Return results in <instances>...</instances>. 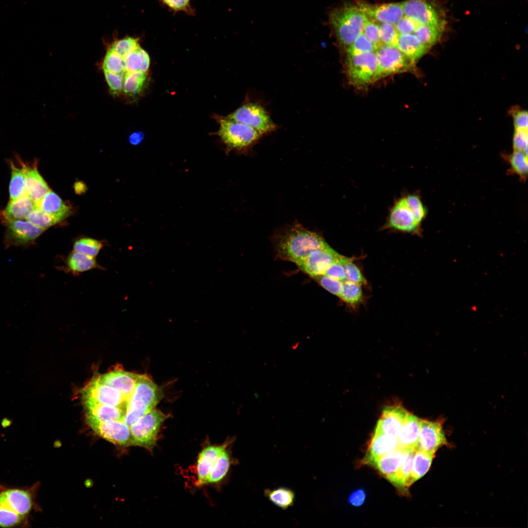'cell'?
<instances>
[{
	"instance_id": "cell-20",
	"label": "cell",
	"mask_w": 528,
	"mask_h": 528,
	"mask_svg": "<svg viewBox=\"0 0 528 528\" xmlns=\"http://www.w3.org/2000/svg\"><path fill=\"white\" fill-rule=\"evenodd\" d=\"M0 503L23 517L31 512L33 505L30 493L17 488L6 489L0 492Z\"/></svg>"
},
{
	"instance_id": "cell-50",
	"label": "cell",
	"mask_w": 528,
	"mask_h": 528,
	"mask_svg": "<svg viewBox=\"0 0 528 528\" xmlns=\"http://www.w3.org/2000/svg\"><path fill=\"white\" fill-rule=\"evenodd\" d=\"M348 257L340 256L327 268L323 275L344 282L346 280V272L344 263Z\"/></svg>"
},
{
	"instance_id": "cell-17",
	"label": "cell",
	"mask_w": 528,
	"mask_h": 528,
	"mask_svg": "<svg viewBox=\"0 0 528 528\" xmlns=\"http://www.w3.org/2000/svg\"><path fill=\"white\" fill-rule=\"evenodd\" d=\"M409 412L402 406L394 405L384 408L374 433L396 438Z\"/></svg>"
},
{
	"instance_id": "cell-31",
	"label": "cell",
	"mask_w": 528,
	"mask_h": 528,
	"mask_svg": "<svg viewBox=\"0 0 528 528\" xmlns=\"http://www.w3.org/2000/svg\"><path fill=\"white\" fill-rule=\"evenodd\" d=\"M236 462L227 448L219 456L210 471L205 484L220 482L227 475L232 464Z\"/></svg>"
},
{
	"instance_id": "cell-54",
	"label": "cell",
	"mask_w": 528,
	"mask_h": 528,
	"mask_svg": "<svg viewBox=\"0 0 528 528\" xmlns=\"http://www.w3.org/2000/svg\"><path fill=\"white\" fill-rule=\"evenodd\" d=\"M418 25L411 19L404 16L395 25L399 35L413 34Z\"/></svg>"
},
{
	"instance_id": "cell-40",
	"label": "cell",
	"mask_w": 528,
	"mask_h": 528,
	"mask_svg": "<svg viewBox=\"0 0 528 528\" xmlns=\"http://www.w3.org/2000/svg\"><path fill=\"white\" fill-rule=\"evenodd\" d=\"M102 247V242L97 240L83 238L75 242L73 250L94 257L97 255Z\"/></svg>"
},
{
	"instance_id": "cell-14",
	"label": "cell",
	"mask_w": 528,
	"mask_h": 528,
	"mask_svg": "<svg viewBox=\"0 0 528 528\" xmlns=\"http://www.w3.org/2000/svg\"><path fill=\"white\" fill-rule=\"evenodd\" d=\"M340 256L329 244L312 251L297 266L313 278L323 275L327 268Z\"/></svg>"
},
{
	"instance_id": "cell-22",
	"label": "cell",
	"mask_w": 528,
	"mask_h": 528,
	"mask_svg": "<svg viewBox=\"0 0 528 528\" xmlns=\"http://www.w3.org/2000/svg\"><path fill=\"white\" fill-rule=\"evenodd\" d=\"M139 374L123 371H113L99 376L104 384L113 387L123 394L131 396Z\"/></svg>"
},
{
	"instance_id": "cell-8",
	"label": "cell",
	"mask_w": 528,
	"mask_h": 528,
	"mask_svg": "<svg viewBox=\"0 0 528 528\" xmlns=\"http://www.w3.org/2000/svg\"><path fill=\"white\" fill-rule=\"evenodd\" d=\"M226 117L251 127L262 136L276 129L266 110L257 103H245Z\"/></svg>"
},
{
	"instance_id": "cell-56",
	"label": "cell",
	"mask_w": 528,
	"mask_h": 528,
	"mask_svg": "<svg viewBox=\"0 0 528 528\" xmlns=\"http://www.w3.org/2000/svg\"><path fill=\"white\" fill-rule=\"evenodd\" d=\"M513 121L515 130H528V112L521 110L516 111L513 115Z\"/></svg>"
},
{
	"instance_id": "cell-42",
	"label": "cell",
	"mask_w": 528,
	"mask_h": 528,
	"mask_svg": "<svg viewBox=\"0 0 528 528\" xmlns=\"http://www.w3.org/2000/svg\"><path fill=\"white\" fill-rule=\"evenodd\" d=\"M26 220L31 223L45 230L58 222L54 217L37 207L29 213Z\"/></svg>"
},
{
	"instance_id": "cell-28",
	"label": "cell",
	"mask_w": 528,
	"mask_h": 528,
	"mask_svg": "<svg viewBox=\"0 0 528 528\" xmlns=\"http://www.w3.org/2000/svg\"><path fill=\"white\" fill-rule=\"evenodd\" d=\"M264 495L273 505L285 510L292 507L296 500L295 492L285 486L266 488L264 491Z\"/></svg>"
},
{
	"instance_id": "cell-18",
	"label": "cell",
	"mask_w": 528,
	"mask_h": 528,
	"mask_svg": "<svg viewBox=\"0 0 528 528\" xmlns=\"http://www.w3.org/2000/svg\"><path fill=\"white\" fill-rule=\"evenodd\" d=\"M18 161L21 166L24 175L25 192L36 202L46 194L50 189L38 170L37 161H35L32 164L24 163L19 158H18Z\"/></svg>"
},
{
	"instance_id": "cell-51",
	"label": "cell",
	"mask_w": 528,
	"mask_h": 528,
	"mask_svg": "<svg viewBox=\"0 0 528 528\" xmlns=\"http://www.w3.org/2000/svg\"><path fill=\"white\" fill-rule=\"evenodd\" d=\"M313 279L329 292L340 297L343 282L324 275L316 276Z\"/></svg>"
},
{
	"instance_id": "cell-36",
	"label": "cell",
	"mask_w": 528,
	"mask_h": 528,
	"mask_svg": "<svg viewBox=\"0 0 528 528\" xmlns=\"http://www.w3.org/2000/svg\"><path fill=\"white\" fill-rule=\"evenodd\" d=\"M444 28L432 25L418 24L413 34L429 49L440 39Z\"/></svg>"
},
{
	"instance_id": "cell-38",
	"label": "cell",
	"mask_w": 528,
	"mask_h": 528,
	"mask_svg": "<svg viewBox=\"0 0 528 528\" xmlns=\"http://www.w3.org/2000/svg\"><path fill=\"white\" fill-rule=\"evenodd\" d=\"M339 298L349 305L355 306L358 305L363 299L361 285L348 281H344Z\"/></svg>"
},
{
	"instance_id": "cell-16",
	"label": "cell",
	"mask_w": 528,
	"mask_h": 528,
	"mask_svg": "<svg viewBox=\"0 0 528 528\" xmlns=\"http://www.w3.org/2000/svg\"><path fill=\"white\" fill-rule=\"evenodd\" d=\"M357 6L367 18L378 23L396 25L404 16L402 2L371 4L360 2Z\"/></svg>"
},
{
	"instance_id": "cell-23",
	"label": "cell",
	"mask_w": 528,
	"mask_h": 528,
	"mask_svg": "<svg viewBox=\"0 0 528 528\" xmlns=\"http://www.w3.org/2000/svg\"><path fill=\"white\" fill-rule=\"evenodd\" d=\"M35 203L36 207L54 217L58 222L66 218L71 212L70 206L51 190Z\"/></svg>"
},
{
	"instance_id": "cell-7",
	"label": "cell",
	"mask_w": 528,
	"mask_h": 528,
	"mask_svg": "<svg viewBox=\"0 0 528 528\" xmlns=\"http://www.w3.org/2000/svg\"><path fill=\"white\" fill-rule=\"evenodd\" d=\"M218 121V134L231 149L247 148L262 136L251 127L227 117H220Z\"/></svg>"
},
{
	"instance_id": "cell-24",
	"label": "cell",
	"mask_w": 528,
	"mask_h": 528,
	"mask_svg": "<svg viewBox=\"0 0 528 528\" xmlns=\"http://www.w3.org/2000/svg\"><path fill=\"white\" fill-rule=\"evenodd\" d=\"M403 454L404 449L397 447L377 458L371 465L391 482L401 463Z\"/></svg>"
},
{
	"instance_id": "cell-49",
	"label": "cell",
	"mask_w": 528,
	"mask_h": 528,
	"mask_svg": "<svg viewBox=\"0 0 528 528\" xmlns=\"http://www.w3.org/2000/svg\"><path fill=\"white\" fill-rule=\"evenodd\" d=\"M362 33L374 45L376 49L383 44L380 39L378 23L367 17Z\"/></svg>"
},
{
	"instance_id": "cell-21",
	"label": "cell",
	"mask_w": 528,
	"mask_h": 528,
	"mask_svg": "<svg viewBox=\"0 0 528 528\" xmlns=\"http://www.w3.org/2000/svg\"><path fill=\"white\" fill-rule=\"evenodd\" d=\"M36 207L35 202L25 192L16 200L9 201L5 208L0 211V218L3 223L9 220L26 219Z\"/></svg>"
},
{
	"instance_id": "cell-41",
	"label": "cell",
	"mask_w": 528,
	"mask_h": 528,
	"mask_svg": "<svg viewBox=\"0 0 528 528\" xmlns=\"http://www.w3.org/2000/svg\"><path fill=\"white\" fill-rule=\"evenodd\" d=\"M508 160L513 172L523 179H526L528 175V154L514 150L509 156Z\"/></svg>"
},
{
	"instance_id": "cell-59",
	"label": "cell",
	"mask_w": 528,
	"mask_h": 528,
	"mask_svg": "<svg viewBox=\"0 0 528 528\" xmlns=\"http://www.w3.org/2000/svg\"><path fill=\"white\" fill-rule=\"evenodd\" d=\"M74 189L75 193L77 195H81L85 193L87 190L86 184L82 181H77L74 184Z\"/></svg>"
},
{
	"instance_id": "cell-35",
	"label": "cell",
	"mask_w": 528,
	"mask_h": 528,
	"mask_svg": "<svg viewBox=\"0 0 528 528\" xmlns=\"http://www.w3.org/2000/svg\"><path fill=\"white\" fill-rule=\"evenodd\" d=\"M148 79L147 72L137 71L124 74L122 90L129 96L138 94L143 90Z\"/></svg>"
},
{
	"instance_id": "cell-60",
	"label": "cell",
	"mask_w": 528,
	"mask_h": 528,
	"mask_svg": "<svg viewBox=\"0 0 528 528\" xmlns=\"http://www.w3.org/2000/svg\"><path fill=\"white\" fill-rule=\"evenodd\" d=\"M298 346H299V343H297L295 344H294L292 346V348L293 349L295 350L296 349H297L298 348Z\"/></svg>"
},
{
	"instance_id": "cell-34",
	"label": "cell",
	"mask_w": 528,
	"mask_h": 528,
	"mask_svg": "<svg viewBox=\"0 0 528 528\" xmlns=\"http://www.w3.org/2000/svg\"><path fill=\"white\" fill-rule=\"evenodd\" d=\"M67 269L74 274L99 267L94 257L73 250L66 259Z\"/></svg>"
},
{
	"instance_id": "cell-10",
	"label": "cell",
	"mask_w": 528,
	"mask_h": 528,
	"mask_svg": "<svg viewBox=\"0 0 528 528\" xmlns=\"http://www.w3.org/2000/svg\"><path fill=\"white\" fill-rule=\"evenodd\" d=\"M421 224L408 206L404 196L396 199L392 206L383 229L419 234Z\"/></svg>"
},
{
	"instance_id": "cell-45",
	"label": "cell",
	"mask_w": 528,
	"mask_h": 528,
	"mask_svg": "<svg viewBox=\"0 0 528 528\" xmlns=\"http://www.w3.org/2000/svg\"><path fill=\"white\" fill-rule=\"evenodd\" d=\"M24 517L0 503V527L10 528L21 524Z\"/></svg>"
},
{
	"instance_id": "cell-44",
	"label": "cell",
	"mask_w": 528,
	"mask_h": 528,
	"mask_svg": "<svg viewBox=\"0 0 528 528\" xmlns=\"http://www.w3.org/2000/svg\"><path fill=\"white\" fill-rule=\"evenodd\" d=\"M378 24L379 36L382 44L397 47L399 34L395 25L388 23H381Z\"/></svg>"
},
{
	"instance_id": "cell-27",
	"label": "cell",
	"mask_w": 528,
	"mask_h": 528,
	"mask_svg": "<svg viewBox=\"0 0 528 528\" xmlns=\"http://www.w3.org/2000/svg\"><path fill=\"white\" fill-rule=\"evenodd\" d=\"M84 403L86 417H91L101 421L123 422L126 414L118 408L88 400H84Z\"/></svg>"
},
{
	"instance_id": "cell-6",
	"label": "cell",
	"mask_w": 528,
	"mask_h": 528,
	"mask_svg": "<svg viewBox=\"0 0 528 528\" xmlns=\"http://www.w3.org/2000/svg\"><path fill=\"white\" fill-rule=\"evenodd\" d=\"M377 68L375 82L393 74L415 71L416 62L397 47L382 44L376 50Z\"/></svg>"
},
{
	"instance_id": "cell-32",
	"label": "cell",
	"mask_w": 528,
	"mask_h": 528,
	"mask_svg": "<svg viewBox=\"0 0 528 528\" xmlns=\"http://www.w3.org/2000/svg\"><path fill=\"white\" fill-rule=\"evenodd\" d=\"M434 455V454L419 450H416L408 487L423 477L428 472Z\"/></svg>"
},
{
	"instance_id": "cell-3",
	"label": "cell",
	"mask_w": 528,
	"mask_h": 528,
	"mask_svg": "<svg viewBox=\"0 0 528 528\" xmlns=\"http://www.w3.org/2000/svg\"><path fill=\"white\" fill-rule=\"evenodd\" d=\"M164 396L162 389L149 377L139 374L135 388L128 405V411L135 419H139L156 406Z\"/></svg>"
},
{
	"instance_id": "cell-47",
	"label": "cell",
	"mask_w": 528,
	"mask_h": 528,
	"mask_svg": "<svg viewBox=\"0 0 528 528\" xmlns=\"http://www.w3.org/2000/svg\"><path fill=\"white\" fill-rule=\"evenodd\" d=\"M139 46L140 45L138 39L126 37L122 39L115 40L112 44L110 47L123 57Z\"/></svg>"
},
{
	"instance_id": "cell-58",
	"label": "cell",
	"mask_w": 528,
	"mask_h": 528,
	"mask_svg": "<svg viewBox=\"0 0 528 528\" xmlns=\"http://www.w3.org/2000/svg\"><path fill=\"white\" fill-rule=\"evenodd\" d=\"M144 134L140 132H135L131 133L129 137L130 143L133 145L139 144L144 138Z\"/></svg>"
},
{
	"instance_id": "cell-13",
	"label": "cell",
	"mask_w": 528,
	"mask_h": 528,
	"mask_svg": "<svg viewBox=\"0 0 528 528\" xmlns=\"http://www.w3.org/2000/svg\"><path fill=\"white\" fill-rule=\"evenodd\" d=\"M402 4L404 16L418 24L445 27V20L426 0H406Z\"/></svg>"
},
{
	"instance_id": "cell-25",
	"label": "cell",
	"mask_w": 528,
	"mask_h": 528,
	"mask_svg": "<svg viewBox=\"0 0 528 528\" xmlns=\"http://www.w3.org/2000/svg\"><path fill=\"white\" fill-rule=\"evenodd\" d=\"M396 447V438L381 433H374L364 461L367 464H371L378 457Z\"/></svg>"
},
{
	"instance_id": "cell-15",
	"label": "cell",
	"mask_w": 528,
	"mask_h": 528,
	"mask_svg": "<svg viewBox=\"0 0 528 528\" xmlns=\"http://www.w3.org/2000/svg\"><path fill=\"white\" fill-rule=\"evenodd\" d=\"M447 442L440 422L420 419L416 449L435 454L440 447Z\"/></svg>"
},
{
	"instance_id": "cell-43",
	"label": "cell",
	"mask_w": 528,
	"mask_h": 528,
	"mask_svg": "<svg viewBox=\"0 0 528 528\" xmlns=\"http://www.w3.org/2000/svg\"><path fill=\"white\" fill-rule=\"evenodd\" d=\"M374 45L362 33L346 49V56L354 55L363 53L376 51Z\"/></svg>"
},
{
	"instance_id": "cell-30",
	"label": "cell",
	"mask_w": 528,
	"mask_h": 528,
	"mask_svg": "<svg viewBox=\"0 0 528 528\" xmlns=\"http://www.w3.org/2000/svg\"><path fill=\"white\" fill-rule=\"evenodd\" d=\"M125 72H147L150 60L148 53L140 46L122 57Z\"/></svg>"
},
{
	"instance_id": "cell-2",
	"label": "cell",
	"mask_w": 528,
	"mask_h": 528,
	"mask_svg": "<svg viewBox=\"0 0 528 528\" xmlns=\"http://www.w3.org/2000/svg\"><path fill=\"white\" fill-rule=\"evenodd\" d=\"M366 19L357 5L333 10L329 21L339 44L346 49L360 35Z\"/></svg>"
},
{
	"instance_id": "cell-48",
	"label": "cell",
	"mask_w": 528,
	"mask_h": 528,
	"mask_svg": "<svg viewBox=\"0 0 528 528\" xmlns=\"http://www.w3.org/2000/svg\"><path fill=\"white\" fill-rule=\"evenodd\" d=\"M346 272V280L360 285H366L367 281L360 269L353 262V259L347 258L344 263Z\"/></svg>"
},
{
	"instance_id": "cell-26",
	"label": "cell",
	"mask_w": 528,
	"mask_h": 528,
	"mask_svg": "<svg viewBox=\"0 0 528 528\" xmlns=\"http://www.w3.org/2000/svg\"><path fill=\"white\" fill-rule=\"evenodd\" d=\"M420 419L409 413L396 437L397 447L402 449H416Z\"/></svg>"
},
{
	"instance_id": "cell-37",
	"label": "cell",
	"mask_w": 528,
	"mask_h": 528,
	"mask_svg": "<svg viewBox=\"0 0 528 528\" xmlns=\"http://www.w3.org/2000/svg\"><path fill=\"white\" fill-rule=\"evenodd\" d=\"M9 164L11 178L9 186V201L14 200L25 193L24 176L22 168L17 167L12 161Z\"/></svg>"
},
{
	"instance_id": "cell-1",
	"label": "cell",
	"mask_w": 528,
	"mask_h": 528,
	"mask_svg": "<svg viewBox=\"0 0 528 528\" xmlns=\"http://www.w3.org/2000/svg\"><path fill=\"white\" fill-rule=\"evenodd\" d=\"M274 242L278 257L297 265L312 251L328 244L320 235L298 224L279 233Z\"/></svg>"
},
{
	"instance_id": "cell-11",
	"label": "cell",
	"mask_w": 528,
	"mask_h": 528,
	"mask_svg": "<svg viewBox=\"0 0 528 528\" xmlns=\"http://www.w3.org/2000/svg\"><path fill=\"white\" fill-rule=\"evenodd\" d=\"M6 226L4 242L9 246H25L31 244L45 230L26 219L9 220Z\"/></svg>"
},
{
	"instance_id": "cell-5",
	"label": "cell",
	"mask_w": 528,
	"mask_h": 528,
	"mask_svg": "<svg viewBox=\"0 0 528 528\" xmlns=\"http://www.w3.org/2000/svg\"><path fill=\"white\" fill-rule=\"evenodd\" d=\"M169 416L154 409L130 427L132 446L143 447L150 451L156 446L160 428Z\"/></svg>"
},
{
	"instance_id": "cell-12",
	"label": "cell",
	"mask_w": 528,
	"mask_h": 528,
	"mask_svg": "<svg viewBox=\"0 0 528 528\" xmlns=\"http://www.w3.org/2000/svg\"><path fill=\"white\" fill-rule=\"evenodd\" d=\"M88 426L97 435L112 443L120 446H132L130 428L121 421H101L86 417Z\"/></svg>"
},
{
	"instance_id": "cell-19",
	"label": "cell",
	"mask_w": 528,
	"mask_h": 528,
	"mask_svg": "<svg viewBox=\"0 0 528 528\" xmlns=\"http://www.w3.org/2000/svg\"><path fill=\"white\" fill-rule=\"evenodd\" d=\"M236 438H228L222 444L208 446L199 453L196 464L198 485L205 484L207 477L216 460L228 447L235 440Z\"/></svg>"
},
{
	"instance_id": "cell-29",
	"label": "cell",
	"mask_w": 528,
	"mask_h": 528,
	"mask_svg": "<svg viewBox=\"0 0 528 528\" xmlns=\"http://www.w3.org/2000/svg\"><path fill=\"white\" fill-rule=\"evenodd\" d=\"M397 47L416 62L429 50L413 34L399 35Z\"/></svg>"
},
{
	"instance_id": "cell-53",
	"label": "cell",
	"mask_w": 528,
	"mask_h": 528,
	"mask_svg": "<svg viewBox=\"0 0 528 528\" xmlns=\"http://www.w3.org/2000/svg\"><path fill=\"white\" fill-rule=\"evenodd\" d=\"M528 130H515L513 137L514 150L522 151L528 154Z\"/></svg>"
},
{
	"instance_id": "cell-57",
	"label": "cell",
	"mask_w": 528,
	"mask_h": 528,
	"mask_svg": "<svg viewBox=\"0 0 528 528\" xmlns=\"http://www.w3.org/2000/svg\"><path fill=\"white\" fill-rule=\"evenodd\" d=\"M366 493L364 490L362 489H358L351 494L348 502L354 506H359L364 503Z\"/></svg>"
},
{
	"instance_id": "cell-9",
	"label": "cell",
	"mask_w": 528,
	"mask_h": 528,
	"mask_svg": "<svg viewBox=\"0 0 528 528\" xmlns=\"http://www.w3.org/2000/svg\"><path fill=\"white\" fill-rule=\"evenodd\" d=\"M82 393L84 400L116 407L123 410L125 414L131 396L104 384L99 377L92 379L82 390Z\"/></svg>"
},
{
	"instance_id": "cell-55",
	"label": "cell",
	"mask_w": 528,
	"mask_h": 528,
	"mask_svg": "<svg viewBox=\"0 0 528 528\" xmlns=\"http://www.w3.org/2000/svg\"><path fill=\"white\" fill-rule=\"evenodd\" d=\"M168 8L175 11H183L192 14L194 12L190 6V0H160Z\"/></svg>"
},
{
	"instance_id": "cell-4",
	"label": "cell",
	"mask_w": 528,
	"mask_h": 528,
	"mask_svg": "<svg viewBox=\"0 0 528 528\" xmlns=\"http://www.w3.org/2000/svg\"><path fill=\"white\" fill-rule=\"evenodd\" d=\"M377 68L376 51L346 56V74L349 83L357 89L367 88L375 82Z\"/></svg>"
},
{
	"instance_id": "cell-52",
	"label": "cell",
	"mask_w": 528,
	"mask_h": 528,
	"mask_svg": "<svg viewBox=\"0 0 528 528\" xmlns=\"http://www.w3.org/2000/svg\"><path fill=\"white\" fill-rule=\"evenodd\" d=\"M107 84L111 92L114 94H119L123 89L124 75L116 74L103 70Z\"/></svg>"
},
{
	"instance_id": "cell-46",
	"label": "cell",
	"mask_w": 528,
	"mask_h": 528,
	"mask_svg": "<svg viewBox=\"0 0 528 528\" xmlns=\"http://www.w3.org/2000/svg\"><path fill=\"white\" fill-rule=\"evenodd\" d=\"M406 202L417 220L421 224L427 215L426 207L418 195L410 194L404 196Z\"/></svg>"
},
{
	"instance_id": "cell-39",
	"label": "cell",
	"mask_w": 528,
	"mask_h": 528,
	"mask_svg": "<svg viewBox=\"0 0 528 528\" xmlns=\"http://www.w3.org/2000/svg\"><path fill=\"white\" fill-rule=\"evenodd\" d=\"M103 70L124 75L125 73L122 57L110 47L107 50L103 61Z\"/></svg>"
},
{
	"instance_id": "cell-33",
	"label": "cell",
	"mask_w": 528,
	"mask_h": 528,
	"mask_svg": "<svg viewBox=\"0 0 528 528\" xmlns=\"http://www.w3.org/2000/svg\"><path fill=\"white\" fill-rule=\"evenodd\" d=\"M416 450L415 449H404L401 463L391 482L398 488H405L408 487Z\"/></svg>"
}]
</instances>
